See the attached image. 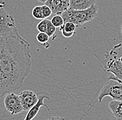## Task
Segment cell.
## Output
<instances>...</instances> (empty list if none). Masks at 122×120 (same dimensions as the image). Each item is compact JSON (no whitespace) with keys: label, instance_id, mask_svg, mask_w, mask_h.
Listing matches in <instances>:
<instances>
[{"label":"cell","instance_id":"cell-17","mask_svg":"<svg viewBox=\"0 0 122 120\" xmlns=\"http://www.w3.org/2000/svg\"><path fill=\"white\" fill-rule=\"evenodd\" d=\"M47 19H42L41 22L38 23L37 25V30L39 32H46V26H47V22H48Z\"/></svg>","mask_w":122,"mask_h":120},{"label":"cell","instance_id":"cell-19","mask_svg":"<svg viewBox=\"0 0 122 120\" xmlns=\"http://www.w3.org/2000/svg\"><path fill=\"white\" fill-rule=\"evenodd\" d=\"M5 95H6V91L4 90V88L3 86L1 77V74H0V99L3 96H4Z\"/></svg>","mask_w":122,"mask_h":120},{"label":"cell","instance_id":"cell-16","mask_svg":"<svg viewBox=\"0 0 122 120\" xmlns=\"http://www.w3.org/2000/svg\"><path fill=\"white\" fill-rule=\"evenodd\" d=\"M56 27L53 26V24L51 23V20H48L47 22V26H46V33L49 35V37H53L56 33Z\"/></svg>","mask_w":122,"mask_h":120},{"label":"cell","instance_id":"cell-18","mask_svg":"<svg viewBox=\"0 0 122 120\" xmlns=\"http://www.w3.org/2000/svg\"><path fill=\"white\" fill-rule=\"evenodd\" d=\"M41 8H42V11L44 19H46V18H48L49 17H50L51 15L52 10L48 6H46V4H45V5L41 6Z\"/></svg>","mask_w":122,"mask_h":120},{"label":"cell","instance_id":"cell-15","mask_svg":"<svg viewBox=\"0 0 122 120\" xmlns=\"http://www.w3.org/2000/svg\"><path fill=\"white\" fill-rule=\"evenodd\" d=\"M32 15L33 16L34 18L37 19H44L41 6H37L33 8L32 10Z\"/></svg>","mask_w":122,"mask_h":120},{"label":"cell","instance_id":"cell-3","mask_svg":"<svg viewBox=\"0 0 122 120\" xmlns=\"http://www.w3.org/2000/svg\"><path fill=\"white\" fill-rule=\"evenodd\" d=\"M102 65L105 71L114 74L122 81V44L115 45L107 53Z\"/></svg>","mask_w":122,"mask_h":120},{"label":"cell","instance_id":"cell-1","mask_svg":"<svg viewBox=\"0 0 122 120\" xmlns=\"http://www.w3.org/2000/svg\"><path fill=\"white\" fill-rule=\"evenodd\" d=\"M31 67L30 44L20 37H0V74L6 94L21 88Z\"/></svg>","mask_w":122,"mask_h":120},{"label":"cell","instance_id":"cell-8","mask_svg":"<svg viewBox=\"0 0 122 120\" xmlns=\"http://www.w3.org/2000/svg\"><path fill=\"white\" fill-rule=\"evenodd\" d=\"M19 97L24 111H29L38 102L37 94L30 90H23L19 94Z\"/></svg>","mask_w":122,"mask_h":120},{"label":"cell","instance_id":"cell-9","mask_svg":"<svg viewBox=\"0 0 122 120\" xmlns=\"http://www.w3.org/2000/svg\"><path fill=\"white\" fill-rule=\"evenodd\" d=\"M45 4L50 8L52 13L61 15L70 7L69 0H47Z\"/></svg>","mask_w":122,"mask_h":120},{"label":"cell","instance_id":"cell-4","mask_svg":"<svg viewBox=\"0 0 122 120\" xmlns=\"http://www.w3.org/2000/svg\"><path fill=\"white\" fill-rule=\"evenodd\" d=\"M5 1L0 2V37H20L15 19L4 9Z\"/></svg>","mask_w":122,"mask_h":120},{"label":"cell","instance_id":"cell-6","mask_svg":"<svg viewBox=\"0 0 122 120\" xmlns=\"http://www.w3.org/2000/svg\"><path fill=\"white\" fill-rule=\"evenodd\" d=\"M4 103L6 111L11 115H17L24 111L19 95L15 94L13 92L5 95Z\"/></svg>","mask_w":122,"mask_h":120},{"label":"cell","instance_id":"cell-10","mask_svg":"<svg viewBox=\"0 0 122 120\" xmlns=\"http://www.w3.org/2000/svg\"><path fill=\"white\" fill-rule=\"evenodd\" d=\"M70 7L76 10H85L96 4V0H69Z\"/></svg>","mask_w":122,"mask_h":120},{"label":"cell","instance_id":"cell-7","mask_svg":"<svg viewBox=\"0 0 122 120\" xmlns=\"http://www.w3.org/2000/svg\"><path fill=\"white\" fill-rule=\"evenodd\" d=\"M37 95L38 97V103L34 106L32 108H30V110L28 111V113L26 114L25 118L24 120H33L36 116L37 115L41 108V107L42 106H45L46 108L48 110V112L50 114L51 113V111H50V108L48 107V106L46 105L44 102V100L46 99H49V95L48 93H46L45 92H38L37 93Z\"/></svg>","mask_w":122,"mask_h":120},{"label":"cell","instance_id":"cell-12","mask_svg":"<svg viewBox=\"0 0 122 120\" xmlns=\"http://www.w3.org/2000/svg\"><path fill=\"white\" fill-rule=\"evenodd\" d=\"M77 28L76 26L72 22H65L59 28L62 32V35L65 37H71L75 34V30Z\"/></svg>","mask_w":122,"mask_h":120},{"label":"cell","instance_id":"cell-21","mask_svg":"<svg viewBox=\"0 0 122 120\" xmlns=\"http://www.w3.org/2000/svg\"><path fill=\"white\" fill-rule=\"evenodd\" d=\"M36 1H38L39 2H41V3H45V2L47 0H36Z\"/></svg>","mask_w":122,"mask_h":120},{"label":"cell","instance_id":"cell-2","mask_svg":"<svg viewBox=\"0 0 122 120\" xmlns=\"http://www.w3.org/2000/svg\"><path fill=\"white\" fill-rule=\"evenodd\" d=\"M98 10L99 8L96 4L85 10H76L69 7L61 14V16L65 23L72 22L76 25V27H80L94 19L98 14Z\"/></svg>","mask_w":122,"mask_h":120},{"label":"cell","instance_id":"cell-13","mask_svg":"<svg viewBox=\"0 0 122 120\" xmlns=\"http://www.w3.org/2000/svg\"><path fill=\"white\" fill-rule=\"evenodd\" d=\"M37 40L39 43H40L41 44L45 46L46 48H49L50 44L48 43L49 39V35L46 33V32H40L37 35Z\"/></svg>","mask_w":122,"mask_h":120},{"label":"cell","instance_id":"cell-11","mask_svg":"<svg viewBox=\"0 0 122 120\" xmlns=\"http://www.w3.org/2000/svg\"><path fill=\"white\" fill-rule=\"evenodd\" d=\"M108 106L114 117L117 120H122V101L112 100Z\"/></svg>","mask_w":122,"mask_h":120},{"label":"cell","instance_id":"cell-5","mask_svg":"<svg viewBox=\"0 0 122 120\" xmlns=\"http://www.w3.org/2000/svg\"><path fill=\"white\" fill-rule=\"evenodd\" d=\"M110 97L113 100L122 101V81L116 77H110L104 83L98 97L99 103L106 97Z\"/></svg>","mask_w":122,"mask_h":120},{"label":"cell","instance_id":"cell-22","mask_svg":"<svg viewBox=\"0 0 122 120\" xmlns=\"http://www.w3.org/2000/svg\"><path fill=\"white\" fill-rule=\"evenodd\" d=\"M121 34H122V26H121Z\"/></svg>","mask_w":122,"mask_h":120},{"label":"cell","instance_id":"cell-20","mask_svg":"<svg viewBox=\"0 0 122 120\" xmlns=\"http://www.w3.org/2000/svg\"><path fill=\"white\" fill-rule=\"evenodd\" d=\"M47 120H65V119L63 117H61L54 116V117H50Z\"/></svg>","mask_w":122,"mask_h":120},{"label":"cell","instance_id":"cell-14","mask_svg":"<svg viewBox=\"0 0 122 120\" xmlns=\"http://www.w3.org/2000/svg\"><path fill=\"white\" fill-rule=\"evenodd\" d=\"M51 22L56 28H60L64 24V19L61 15H55L51 19Z\"/></svg>","mask_w":122,"mask_h":120}]
</instances>
